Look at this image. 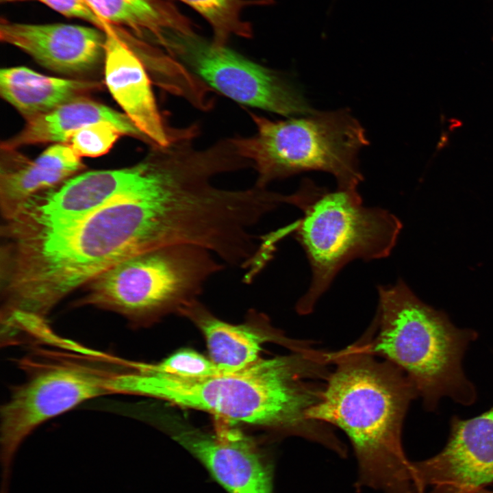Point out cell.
<instances>
[{
  "instance_id": "cell-1",
  "label": "cell",
  "mask_w": 493,
  "mask_h": 493,
  "mask_svg": "<svg viewBox=\"0 0 493 493\" xmlns=\"http://www.w3.org/2000/svg\"><path fill=\"white\" fill-rule=\"evenodd\" d=\"M193 217L184 185L167 170L147 163L138 186L79 221L5 237L3 295L13 309L46 318L68 294L116 264L185 243Z\"/></svg>"
},
{
  "instance_id": "cell-2",
  "label": "cell",
  "mask_w": 493,
  "mask_h": 493,
  "mask_svg": "<svg viewBox=\"0 0 493 493\" xmlns=\"http://www.w3.org/2000/svg\"><path fill=\"white\" fill-rule=\"evenodd\" d=\"M326 365L315 351L259 359L239 370L188 378L135 369L121 381L124 394L160 399L212 413L229 422L260 426L323 444L329 429L310 419L320 400Z\"/></svg>"
},
{
  "instance_id": "cell-3",
  "label": "cell",
  "mask_w": 493,
  "mask_h": 493,
  "mask_svg": "<svg viewBox=\"0 0 493 493\" xmlns=\"http://www.w3.org/2000/svg\"><path fill=\"white\" fill-rule=\"evenodd\" d=\"M329 357L334 369L309 418L346 433L357 460V489L418 493L401 437L408 407L418 396L413 382L392 362L377 359L365 335Z\"/></svg>"
},
{
  "instance_id": "cell-4",
  "label": "cell",
  "mask_w": 493,
  "mask_h": 493,
  "mask_svg": "<svg viewBox=\"0 0 493 493\" xmlns=\"http://www.w3.org/2000/svg\"><path fill=\"white\" fill-rule=\"evenodd\" d=\"M377 316L365 335L368 350L401 368L428 411L449 397L464 405L477 393L462 359L477 333L459 328L447 315L422 301L401 279L379 286Z\"/></svg>"
},
{
  "instance_id": "cell-5",
  "label": "cell",
  "mask_w": 493,
  "mask_h": 493,
  "mask_svg": "<svg viewBox=\"0 0 493 493\" xmlns=\"http://www.w3.org/2000/svg\"><path fill=\"white\" fill-rule=\"evenodd\" d=\"M284 203L303 213L292 231L312 270L309 286L296 305L302 315L312 312L349 262L388 257L402 228L400 220L388 210L364 206L357 189L330 190L307 178L294 193L286 194Z\"/></svg>"
},
{
  "instance_id": "cell-6",
  "label": "cell",
  "mask_w": 493,
  "mask_h": 493,
  "mask_svg": "<svg viewBox=\"0 0 493 493\" xmlns=\"http://www.w3.org/2000/svg\"><path fill=\"white\" fill-rule=\"evenodd\" d=\"M81 348L77 353L37 348L18 363L25 379L1 407V493H8L12 461L24 440L49 419L82 402L114 394L123 360Z\"/></svg>"
},
{
  "instance_id": "cell-7",
  "label": "cell",
  "mask_w": 493,
  "mask_h": 493,
  "mask_svg": "<svg viewBox=\"0 0 493 493\" xmlns=\"http://www.w3.org/2000/svg\"><path fill=\"white\" fill-rule=\"evenodd\" d=\"M251 116L255 134L231 139L238 154L255 169L256 186L267 188L274 180L309 170L331 174L342 189H357L362 181L357 155L368 141L349 110H316L279 121Z\"/></svg>"
},
{
  "instance_id": "cell-8",
  "label": "cell",
  "mask_w": 493,
  "mask_h": 493,
  "mask_svg": "<svg viewBox=\"0 0 493 493\" xmlns=\"http://www.w3.org/2000/svg\"><path fill=\"white\" fill-rule=\"evenodd\" d=\"M211 251L177 244L132 256L93 277L75 306L118 314L134 327L197 299L207 281L224 268Z\"/></svg>"
},
{
  "instance_id": "cell-9",
  "label": "cell",
  "mask_w": 493,
  "mask_h": 493,
  "mask_svg": "<svg viewBox=\"0 0 493 493\" xmlns=\"http://www.w3.org/2000/svg\"><path fill=\"white\" fill-rule=\"evenodd\" d=\"M168 55L229 99L286 116L315 112L302 93L277 73L192 30L166 31L159 41Z\"/></svg>"
},
{
  "instance_id": "cell-10",
  "label": "cell",
  "mask_w": 493,
  "mask_h": 493,
  "mask_svg": "<svg viewBox=\"0 0 493 493\" xmlns=\"http://www.w3.org/2000/svg\"><path fill=\"white\" fill-rule=\"evenodd\" d=\"M418 493H472L493 483V407L468 419L453 416L437 455L412 462Z\"/></svg>"
},
{
  "instance_id": "cell-11",
  "label": "cell",
  "mask_w": 493,
  "mask_h": 493,
  "mask_svg": "<svg viewBox=\"0 0 493 493\" xmlns=\"http://www.w3.org/2000/svg\"><path fill=\"white\" fill-rule=\"evenodd\" d=\"M214 433L170 421L172 438L194 456L228 493H273V470L252 440L219 418Z\"/></svg>"
},
{
  "instance_id": "cell-12",
  "label": "cell",
  "mask_w": 493,
  "mask_h": 493,
  "mask_svg": "<svg viewBox=\"0 0 493 493\" xmlns=\"http://www.w3.org/2000/svg\"><path fill=\"white\" fill-rule=\"evenodd\" d=\"M0 38L43 67L63 75H87L104 60L105 33L94 26L4 21Z\"/></svg>"
},
{
  "instance_id": "cell-13",
  "label": "cell",
  "mask_w": 493,
  "mask_h": 493,
  "mask_svg": "<svg viewBox=\"0 0 493 493\" xmlns=\"http://www.w3.org/2000/svg\"><path fill=\"white\" fill-rule=\"evenodd\" d=\"M103 31L106 86L123 113L153 144L168 146L180 129L164 123L143 61L110 25Z\"/></svg>"
},
{
  "instance_id": "cell-14",
  "label": "cell",
  "mask_w": 493,
  "mask_h": 493,
  "mask_svg": "<svg viewBox=\"0 0 493 493\" xmlns=\"http://www.w3.org/2000/svg\"><path fill=\"white\" fill-rule=\"evenodd\" d=\"M177 312L202 331L210 358L232 369L240 370L257 362L262 345L266 342L279 343L294 352L312 349L307 342L285 337L270 325L266 316L254 312L244 323L233 325L215 316L197 299L184 304Z\"/></svg>"
},
{
  "instance_id": "cell-15",
  "label": "cell",
  "mask_w": 493,
  "mask_h": 493,
  "mask_svg": "<svg viewBox=\"0 0 493 493\" xmlns=\"http://www.w3.org/2000/svg\"><path fill=\"white\" fill-rule=\"evenodd\" d=\"M1 150L0 209L5 220L15 217L33 197L58 188L85 168L66 143L52 144L34 160L17 149Z\"/></svg>"
},
{
  "instance_id": "cell-16",
  "label": "cell",
  "mask_w": 493,
  "mask_h": 493,
  "mask_svg": "<svg viewBox=\"0 0 493 493\" xmlns=\"http://www.w3.org/2000/svg\"><path fill=\"white\" fill-rule=\"evenodd\" d=\"M99 122L110 123L125 136L153 144L124 113L83 97L27 121L22 130L1 142V148L17 149L29 144L66 143L79 129Z\"/></svg>"
},
{
  "instance_id": "cell-17",
  "label": "cell",
  "mask_w": 493,
  "mask_h": 493,
  "mask_svg": "<svg viewBox=\"0 0 493 493\" xmlns=\"http://www.w3.org/2000/svg\"><path fill=\"white\" fill-rule=\"evenodd\" d=\"M101 88L99 81L60 78L38 73L25 66L0 71V94L26 121L45 114Z\"/></svg>"
},
{
  "instance_id": "cell-18",
  "label": "cell",
  "mask_w": 493,
  "mask_h": 493,
  "mask_svg": "<svg viewBox=\"0 0 493 493\" xmlns=\"http://www.w3.org/2000/svg\"><path fill=\"white\" fill-rule=\"evenodd\" d=\"M86 1L102 20L130 39L134 36L156 43L168 31L192 29L189 20L168 1Z\"/></svg>"
},
{
  "instance_id": "cell-19",
  "label": "cell",
  "mask_w": 493,
  "mask_h": 493,
  "mask_svg": "<svg viewBox=\"0 0 493 493\" xmlns=\"http://www.w3.org/2000/svg\"><path fill=\"white\" fill-rule=\"evenodd\" d=\"M199 12L211 25L217 45H226L232 36L251 38L253 31L249 23L241 18L246 6L268 3L269 0H180Z\"/></svg>"
},
{
  "instance_id": "cell-20",
  "label": "cell",
  "mask_w": 493,
  "mask_h": 493,
  "mask_svg": "<svg viewBox=\"0 0 493 493\" xmlns=\"http://www.w3.org/2000/svg\"><path fill=\"white\" fill-rule=\"evenodd\" d=\"M136 366L145 371L188 378L212 377L239 370L218 364L190 349L179 351L157 363L136 362Z\"/></svg>"
},
{
  "instance_id": "cell-21",
  "label": "cell",
  "mask_w": 493,
  "mask_h": 493,
  "mask_svg": "<svg viewBox=\"0 0 493 493\" xmlns=\"http://www.w3.org/2000/svg\"><path fill=\"white\" fill-rule=\"evenodd\" d=\"M123 135L114 125L99 122L79 129L66 144L79 157H98L107 153Z\"/></svg>"
},
{
  "instance_id": "cell-22",
  "label": "cell",
  "mask_w": 493,
  "mask_h": 493,
  "mask_svg": "<svg viewBox=\"0 0 493 493\" xmlns=\"http://www.w3.org/2000/svg\"><path fill=\"white\" fill-rule=\"evenodd\" d=\"M5 2L29 0H2ZM33 1V0H32ZM41 2L53 10L70 18L81 19L103 30L109 25L102 20L90 7L86 0H34Z\"/></svg>"
},
{
  "instance_id": "cell-23",
  "label": "cell",
  "mask_w": 493,
  "mask_h": 493,
  "mask_svg": "<svg viewBox=\"0 0 493 493\" xmlns=\"http://www.w3.org/2000/svg\"><path fill=\"white\" fill-rule=\"evenodd\" d=\"M472 493H493V490H490L486 488H481L475 491Z\"/></svg>"
}]
</instances>
